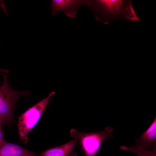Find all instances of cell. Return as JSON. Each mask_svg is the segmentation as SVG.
<instances>
[{
  "instance_id": "6da1fadb",
  "label": "cell",
  "mask_w": 156,
  "mask_h": 156,
  "mask_svg": "<svg viewBox=\"0 0 156 156\" xmlns=\"http://www.w3.org/2000/svg\"><path fill=\"white\" fill-rule=\"evenodd\" d=\"M131 2V0H88L87 6L93 12L96 20L104 25L118 20L140 21Z\"/></svg>"
},
{
  "instance_id": "8fae6325",
  "label": "cell",
  "mask_w": 156,
  "mask_h": 156,
  "mask_svg": "<svg viewBox=\"0 0 156 156\" xmlns=\"http://www.w3.org/2000/svg\"><path fill=\"white\" fill-rule=\"evenodd\" d=\"M6 72L8 73L9 71L6 70H5L3 69H0V72Z\"/></svg>"
},
{
  "instance_id": "5b68a950",
  "label": "cell",
  "mask_w": 156,
  "mask_h": 156,
  "mask_svg": "<svg viewBox=\"0 0 156 156\" xmlns=\"http://www.w3.org/2000/svg\"><path fill=\"white\" fill-rule=\"evenodd\" d=\"M88 4V0H52L51 16L53 17L58 12L63 10L66 15L74 18L80 6L81 5L87 6Z\"/></svg>"
},
{
  "instance_id": "ba28073f",
  "label": "cell",
  "mask_w": 156,
  "mask_h": 156,
  "mask_svg": "<svg viewBox=\"0 0 156 156\" xmlns=\"http://www.w3.org/2000/svg\"><path fill=\"white\" fill-rule=\"evenodd\" d=\"M35 153L18 145L5 142L0 146V156H35Z\"/></svg>"
},
{
  "instance_id": "7a4b0ae2",
  "label": "cell",
  "mask_w": 156,
  "mask_h": 156,
  "mask_svg": "<svg viewBox=\"0 0 156 156\" xmlns=\"http://www.w3.org/2000/svg\"><path fill=\"white\" fill-rule=\"evenodd\" d=\"M113 130L112 127H107L101 131L83 133L72 129L70 133L72 137L77 140L85 156H96L103 142L107 138L114 137L112 134Z\"/></svg>"
},
{
  "instance_id": "3957f363",
  "label": "cell",
  "mask_w": 156,
  "mask_h": 156,
  "mask_svg": "<svg viewBox=\"0 0 156 156\" xmlns=\"http://www.w3.org/2000/svg\"><path fill=\"white\" fill-rule=\"evenodd\" d=\"M55 93L51 92L46 98L29 108L19 116L18 124L19 135L20 139L24 143L27 140L26 136L38 122Z\"/></svg>"
},
{
  "instance_id": "8992f818",
  "label": "cell",
  "mask_w": 156,
  "mask_h": 156,
  "mask_svg": "<svg viewBox=\"0 0 156 156\" xmlns=\"http://www.w3.org/2000/svg\"><path fill=\"white\" fill-rule=\"evenodd\" d=\"M136 146L143 150L156 148V118L148 129L135 140Z\"/></svg>"
},
{
  "instance_id": "9c48e42d",
  "label": "cell",
  "mask_w": 156,
  "mask_h": 156,
  "mask_svg": "<svg viewBox=\"0 0 156 156\" xmlns=\"http://www.w3.org/2000/svg\"><path fill=\"white\" fill-rule=\"evenodd\" d=\"M120 149L123 150L129 151L135 154L136 156H156V148L150 151L143 150L132 146L128 147L124 145L120 146Z\"/></svg>"
},
{
  "instance_id": "52a82bcc",
  "label": "cell",
  "mask_w": 156,
  "mask_h": 156,
  "mask_svg": "<svg viewBox=\"0 0 156 156\" xmlns=\"http://www.w3.org/2000/svg\"><path fill=\"white\" fill-rule=\"evenodd\" d=\"M78 143L77 139L73 140L60 146L51 148L37 154L38 156H77L72 151Z\"/></svg>"
},
{
  "instance_id": "277c9868",
  "label": "cell",
  "mask_w": 156,
  "mask_h": 156,
  "mask_svg": "<svg viewBox=\"0 0 156 156\" xmlns=\"http://www.w3.org/2000/svg\"><path fill=\"white\" fill-rule=\"evenodd\" d=\"M3 78V85L0 87V118L3 121L13 120V110L16 104L23 96H28L29 92H19L12 89L9 85L5 75L1 73Z\"/></svg>"
},
{
  "instance_id": "30bf717a",
  "label": "cell",
  "mask_w": 156,
  "mask_h": 156,
  "mask_svg": "<svg viewBox=\"0 0 156 156\" xmlns=\"http://www.w3.org/2000/svg\"><path fill=\"white\" fill-rule=\"evenodd\" d=\"M3 120L2 119L0 118V146L4 144L6 141L3 138V134L2 132L1 125Z\"/></svg>"
}]
</instances>
